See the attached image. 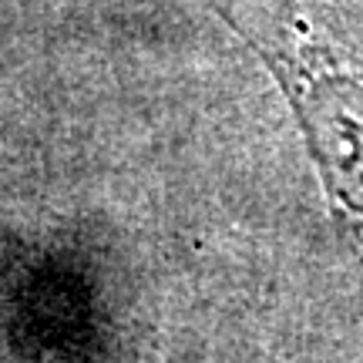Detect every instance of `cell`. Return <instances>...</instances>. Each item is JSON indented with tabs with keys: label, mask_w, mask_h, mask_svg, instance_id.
Listing matches in <instances>:
<instances>
[{
	"label": "cell",
	"mask_w": 363,
	"mask_h": 363,
	"mask_svg": "<svg viewBox=\"0 0 363 363\" xmlns=\"http://www.w3.org/2000/svg\"><path fill=\"white\" fill-rule=\"evenodd\" d=\"M249 44L293 104L337 212L363 235V61L310 27Z\"/></svg>",
	"instance_id": "1"
}]
</instances>
